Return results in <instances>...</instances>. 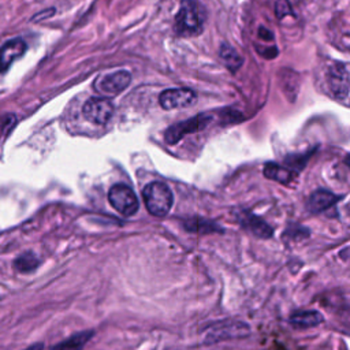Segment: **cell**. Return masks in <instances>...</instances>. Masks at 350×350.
Wrapping results in <instances>:
<instances>
[{"mask_svg": "<svg viewBox=\"0 0 350 350\" xmlns=\"http://www.w3.org/2000/svg\"><path fill=\"white\" fill-rule=\"evenodd\" d=\"M113 111V104L105 97H90L82 107L83 116L94 124H107Z\"/></svg>", "mask_w": 350, "mask_h": 350, "instance_id": "5b68a950", "label": "cell"}, {"mask_svg": "<svg viewBox=\"0 0 350 350\" xmlns=\"http://www.w3.org/2000/svg\"><path fill=\"white\" fill-rule=\"evenodd\" d=\"M286 14H291L290 4L286 0H279L276 3V15L278 18H283Z\"/></svg>", "mask_w": 350, "mask_h": 350, "instance_id": "ac0fdd59", "label": "cell"}, {"mask_svg": "<svg viewBox=\"0 0 350 350\" xmlns=\"http://www.w3.org/2000/svg\"><path fill=\"white\" fill-rule=\"evenodd\" d=\"M26 52V42L22 38H12L7 41L0 49V72L10 68L14 60L19 59Z\"/></svg>", "mask_w": 350, "mask_h": 350, "instance_id": "9c48e42d", "label": "cell"}, {"mask_svg": "<svg viewBox=\"0 0 350 350\" xmlns=\"http://www.w3.org/2000/svg\"><path fill=\"white\" fill-rule=\"evenodd\" d=\"M220 55H221V57L224 59L227 67L231 68L232 71H235V70L241 66V63H242V59H241V57L237 55V52H235L232 48H230V46L223 45V48H221V51H220Z\"/></svg>", "mask_w": 350, "mask_h": 350, "instance_id": "e0dca14e", "label": "cell"}, {"mask_svg": "<svg viewBox=\"0 0 350 350\" xmlns=\"http://www.w3.org/2000/svg\"><path fill=\"white\" fill-rule=\"evenodd\" d=\"M258 34H260V37H267L265 40H272V33H269V31H268L267 29H264V27L260 29Z\"/></svg>", "mask_w": 350, "mask_h": 350, "instance_id": "d6986e66", "label": "cell"}, {"mask_svg": "<svg viewBox=\"0 0 350 350\" xmlns=\"http://www.w3.org/2000/svg\"><path fill=\"white\" fill-rule=\"evenodd\" d=\"M323 321H324V317L317 310H297L288 319V323L297 329L317 327Z\"/></svg>", "mask_w": 350, "mask_h": 350, "instance_id": "8fae6325", "label": "cell"}, {"mask_svg": "<svg viewBox=\"0 0 350 350\" xmlns=\"http://www.w3.org/2000/svg\"><path fill=\"white\" fill-rule=\"evenodd\" d=\"M212 120V116L208 113H201L197 115L194 118H190L187 120L179 122L176 124H172L171 127H168L164 133V139L167 144L174 145L178 144L186 134H191V133H197L200 130H202L204 127H206Z\"/></svg>", "mask_w": 350, "mask_h": 350, "instance_id": "277c9868", "label": "cell"}, {"mask_svg": "<svg viewBox=\"0 0 350 350\" xmlns=\"http://www.w3.org/2000/svg\"><path fill=\"white\" fill-rule=\"evenodd\" d=\"M197 100L196 93L191 89L186 88H176V89H167L164 90L160 97V105L164 109H175V108H185L194 104Z\"/></svg>", "mask_w": 350, "mask_h": 350, "instance_id": "8992f818", "label": "cell"}, {"mask_svg": "<svg viewBox=\"0 0 350 350\" xmlns=\"http://www.w3.org/2000/svg\"><path fill=\"white\" fill-rule=\"evenodd\" d=\"M264 175L268 179L276 180L279 183H288L293 178V174L290 170H287L279 164H275V163H268L264 167Z\"/></svg>", "mask_w": 350, "mask_h": 350, "instance_id": "9a60e30c", "label": "cell"}, {"mask_svg": "<svg viewBox=\"0 0 350 350\" xmlns=\"http://www.w3.org/2000/svg\"><path fill=\"white\" fill-rule=\"evenodd\" d=\"M338 200H339V197L335 196L334 193H331L329 190H317L309 197L306 206H308L309 212L320 213V212H324L328 208H331Z\"/></svg>", "mask_w": 350, "mask_h": 350, "instance_id": "7c38bea8", "label": "cell"}, {"mask_svg": "<svg viewBox=\"0 0 350 350\" xmlns=\"http://www.w3.org/2000/svg\"><path fill=\"white\" fill-rule=\"evenodd\" d=\"M38 265H40V258L34 253H31V252H26V253L21 254L14 261L15 269L18 272H22V273L33 272Z\"/></svg>", "mask_w": 350, "mask_h": 350, "instance_id": "2e32d148", "label": "cell"}, {"mask_svg": "<svg viewBox=\"0 0 350 350\" xmlns=\"http://www.w3.org/2000/svg\"><path fill=\"white\" fill-rule=\"evenodd\" d=\"M329 92L339 100H346L349 93V75L345 64H335L328 75Z\"/></svg>", "mask_w": 350, "mask_h": 350, "instance_id": "ba28073f", "label": "cell"}, {"mask_svg": "<svg viewBox=\"0 0 350 350\" xmlns=\"http://www.w3.org/2000/svg\"><path fill=\"white\" fill-rule=\"evenodd\" d=\"M239 221L246 230H249L253 235H256L258 238L268 239L273 234L272 227L268 223H265L261 217H258L253 213H249V212L241 213L239 215Z\"/></svg>", "mask_w": 350, "mask_h": 350, "instance_id": "30bf717a", "label": "cell"}, {"mask_svg": "<svg viewBox=\"0 0 350 350\" xmlns=\"http://www.w3.org/2000/svg\"><path fill=\"white\" fill-rule=\"evenodd\" d=\"M142 197L148 212L157 217H164L174 204L172 191L163 182L148 183L142 190Z\"/></svg>", "mask_w": 350, "mask_h": 350, "instance_id": "7a4b0ae2", "label": "cell"}, {"mask_svg": "<svg viewBox=\"0 0 350 350\" xmlns=\"http://www.w3.org/2000/svg\"><path fill=\"white\" fill-rule=\"evenodd\" d=\"M205 22V12L196 0H186L175 16V31L180 36L200 34Z\"/></svg>", "mask_w": 350, "mask_h": 350, "instance_id": "6da1fadb", "label": "cell"}, {"mask_svg": "<svg viewBox=\"0 0 350 350\" xmlns=\"http://www.w3.org/2000/svg\"><path fill=\"white\" fill-rule=\"evenodd\" d=\"M108 201L112 205V208L123 216H131L139 208L138 198H137L135 193L133 191V189L129 187L127 185H122V183L113 185L109 189Z\"/></svg>", "mask_w": 350, "mask_h": 350, "instance_id": "3957f363", "label": "cell"}, {"mask_svg": "<svg viewBox=\"0 0 350 350\" xmlns=\"http://www.w3.org/2000/svg\"><path fill=\"white\" fill-rule=\"evenodd\" d=\"M131 82V75L127 71H116L104 78L98 79L96 83V89L105 96H116L118 93L127 89Z\"/></svg>", "mask_w": 350, "mask_h": 350, "instance_id": "52a82bcc", "label": "cell"}, {"mask_svg": "<svg viewBox=\"0 0 350 350\" xmlns=\"http://www.w3.org/2000/svg\"><path fill=\"white\" fill-rule=\"evenodd\" d=\"M185 228L190 232H198V234H206V232H217L221 231V228L209 220H204L200 217H193L187 221H185Z\"/></svg>", "mask_w": 350, "mask_h": 350, "instance_id": "5bb4252c", "label": "cell"}, {"mask_svg": "<svg viewBox=\"0 0 350 350\" xmlns=\"http://www.w3.org/2000/svg\"><path fill=\"white\" fill-rule=\"evenodd\" d=\"M93 331H81L67 338L66 340L57 343L56 346L52 347V350H82L83 346L89 342V339L93 336Z\"/></svg>", "mask_w": 350, "mask_h": 350, "instance_id": "4fadbf2b", "label": "cell"}]
</instances>
